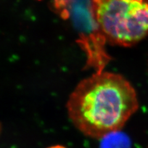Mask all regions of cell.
I'll return each instance as SVG.
<instances>
[{
    "instance_id": "7a4b0ae2",
    "label": "cell",
    "mask_w": 148,
    "mask_h": 148,
    "mask_svg": "<svg viewBox=\"0 0 148 148\" xmlns=\"http://www.w3.org/2000/svg\"><path fill=\"white\" fill-rule=\"evenodd\" d=\"M98 33L112 45L130 47L148 36V0H91Z\"/></svg>"
},
{
    "instance_id": "3957f363",
    "label": "cell",
    "mask_w": 148,
    "mask_h": 148,
    "mask_svg": "<svg viewBox=\"0 0 148 148\" xmlns=\"http://www.w3.org/2000/svg\"><path fill=\"white\" fill-rule=\"evenodd\" d=\"M46 148H67L66 147H65L64 146L62 145H53L51 146L48 147Z\"/></svg>"
},
{
    "instance_id": "6da1fadb",
    "label": "cell",
    "mask_w": 148,
    "mask_h": 148,
    "mask_svg": "<svg viewBox=\"0 0 148 148\" xmlns=\"http://www.w3.org/2000/svg\"><path fill=\"white\" fill-rule=\"evenodd\" d=\"M138 108L136 90L127 78L104 71L80 81L66 104L73 125L96 140L121 130Z\"/></svg>"
}]
</instances>
